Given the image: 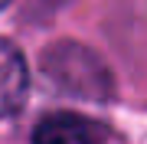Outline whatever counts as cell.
Instances as JSON below:
<instances>
[{
  "mask_svg": "<svg viewBox=\"0 0 147 144\" xmlns=\"http://www.w3.org/2000/svg\"><path fill=\"white\" fill-rule=\"evenodd\" d=\"M26 89H30V72L20 49L7 39H0V118L13 115L23 105Z\"/></svg>",
  "mask_w": 147,
  "mask_h": 144,
  "instance_id": "3957f363",
  "label": "cell"
},
{
  "mask_svg": "<svg viewBox=\"0 0 147 144\" xmlns=\"http://www.w3.org/2000/svg\"><path fill=\"white\" fill-rule=\"evenodd\" d=\"M101 141H105V128L72 112L42 118L33 131V144H101Z\"/></svg>",
  "mask_w": 147,
  "mask_h": 144,
  "instance_id": "7a4b0ae2",
  "label": "cell"
},
{
  "mask_svg": "<svg viewBox=\"0 0 147 144\" xmlns=\"http://www.w3.org/2000/svg\"><path fill=\"white\" fill-rule=\"evenodd\" d=\"M7 3H10V0H0V10H3V7H7Z\"/></svg>",
  "mask_w": 147,
  "mask_h": 144,
  "instance_id": "277c9868",
  "label": "cell"
},
{
  "mask_svg": "<svg viewBox=\"0 0 147 144\" xmlns=\"http://www.w3.org/2000/svg\"><path fill=\"white\" fill-rule=\"evenodd\" d=\"M42 72L56 89H62L65 95L88 98V101H105L115 95V82H111V69L101 62L98 53H92L88 46L62 39L53 43L42 53Z\"/></svg>",
  "mask_w": 147,
  "mask_h": 144,
  "instance_id": "6da1fadb",
  "label": "cell"
}]
</instances>
